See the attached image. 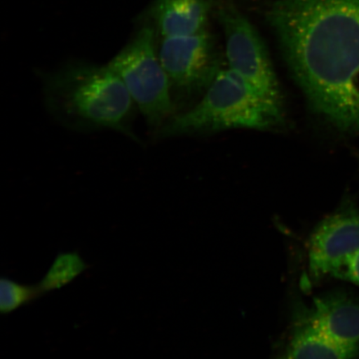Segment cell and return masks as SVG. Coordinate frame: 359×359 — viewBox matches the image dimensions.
<instances>
[{
    "instance_id": "obj_11",
    "label": "cell",
    "mask_w": 359,
    "mask_h": 359,
    "mask_svg": "<svg viewBox=\"0 0 359 359\" xmlns=\"http://www.w3.org/2000/svg\"><path fill=\"white\" fill-rule=\"evenodd\" d=\"M87 268V264L77 252L61 253L39 283V288L43 294L60 289L75 280Z\"/></svg>"
},
{
    "instance_id": "obj_3",
    "label": "cell",
    "mask_w": 359,
    "mask_h": 359,
    "mask_svg": "<svg viewBox=\"0 0 359 359\" xmlns=\"http://www.w3.org/2000/svg\"><path fill=\"white\" fill-rule=\"evenodd\" d=\"M282 121L280 103L263 96L228 69L218 72L198 104L173 116L161 133L170 137L235 128L267 129Z\"/></svg>"
},
{
    "instance_id": "obj_13",
    "label": "cell",
    "mask_w": 359,
    "mask_h": 359,
    "mask_svg": "<svg viewBox=\"0 0 359 359\" xmlns=\"http://www.w3.org/2000/svg\"><path fill=\"white\" fill-rule=\"evenodd\" d=\"M334 277L351 282L359 287V250L349 255Z\"/></svg>"
},
{
    "instance_id": "obj_1",
    "label": "cell",
    "mask_w": 359,
    "mask_h": 359,
    "mask_svg": "<svg viewBox=\"0 0 359 359\" xmlns=\"http://www.w3.org/2000/svg\"><path fill=\"white\" fill-rule=\"evenodd\" d=\"M268 20L313 111L359 134V0H279Z\"/></svg>"
},
{
    "instance_id": "obj_7",
    "label": "cell",
    "mask_w": 359,
    "mask_h": 359,
    "mask_svg": "<svg viewBox=\"0 0 359 359\" xmlns=\"http://www.w3.org/2000/svg\"><path fill=\"white\" fill-rule=\"evenodd\" d=\"M358 250L359 210L344 206L314 229L309 244L312 276H334L349 255Z\"/></svg>"
},
{
    "instance_id": "obj_4",
    "label": "cell",
    "mask_w": 359,
    "mask_h": 359,
    "mask_svg": "<svg viewBox=\"0 0 359 359\" xmlns=\"http://www.w3.org/2000/svg\"><path fill=\"white\" fill-rule=\"evenodd\" d=\"M109 65L123 80L150 127H163L167 120L172 118V88L161 65L151 27H142Z\"/></svg>"
},
{
    "instance_id": "obj_2",
    "label": "cell",
    "mask_w": 359,
    "mask_h": 359,
    "mask_svg": "<svg viewBox=\"0 0 359 359\" xmlns=\"http://www.w3.org/2000/svg\"><path fill=\"white\" fill-rule=\"evenodd\" d=\"M49 109L74 128L115 130L137 140L132 130L136 107L123 80L109 65L76 64L44 80Z\"/></svg>"
},
{
    "instance_id": "obj_8",
    "label": "cell",
    "mask_w": 359,
    "mask_h": 359,
    "mask_svg": "<svg viewBox=\"0 0 359 359\" xmlns=\"http://www.w3.org/2000/svg\"><path fill=\"white\" fill-rule=\"evenodd\" d=\"M306 320L337 342L359 348V302L346 294L316 298Z\"/></svg>"
},
{
    "instance_id": "obj_6",
    "label": "cell",
    "mask_w": 359,
    "mask_h": 359,
    "mask_svg": "<svg viewBox=\"0 0 359 359\" xmlns=\"http://www.w3.org/2000/svg\"><path fill=\"white\" fill-rule=\"evenodd\" d=\"M158 56L172 88L184 95L208 88L219 71L212 36L206 30L193 35L161 38Z\"/></svg>"
},
{
    "instance_id": "obj_10",
    "label": "cell",
    "mask_w": 359,
    "mask_h": 359,
    "mask_svg": "<svg viewBox=\"0 0 359 359\" xmlns=\"http://www.w3.org/2000/svg\"><path fill=\"white\" fill-rule=\"evenodd\" d=\"M359 348L337 342L305 320L295 331L290 359H354Z\"/></svg>"
},
{
    "instance_id": "obj_5",
    "label": "cell",
    "mask_w": 359,
    "mask_h": 359,
    "mask_svg": "<svg viewBox=\"0 0 359 359\" xmlns=\"http://www.w3.org/2000/svg\"><path fill=\"white\" fill-rule=\"evenodd\" d=\"M219 19L226 35L229 69L263 96L280 103L279 83L257 30L232 7L222 8Z\"/></svg>"
},
{
    "instance_id": "obj_12",
    "label": "cell",
    "mask_w": 359,
    "mask_h": 359,
    "mask_svg": "<svg viewBox=\"0 0 359 359\" xmlns=\"http://www.w3.org/2000/svg\"><path fill=\"white\" fill-rule=\"evenodd\" d=\"M42 294L39 285H21L8 278H2L0 281V311L3 314L10 313L33 302Z\"/></svg>"
},
{
    "instance_id": "obj_9",
    "label": "cell",
    "mask_w": 359,
    "mask_h": 359,
    "mask_svg": "<svg viewBox=\"0 0 359 359\" xmlns=\"http://www.w3.org/2000/svg\"><path fill=\"white\" fill-rule=\"evenodd\" d=\"M209 0H156L154 19L161 38L193 35L205 30Z\"/></svg>"
}]
</instances>
